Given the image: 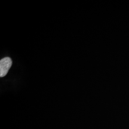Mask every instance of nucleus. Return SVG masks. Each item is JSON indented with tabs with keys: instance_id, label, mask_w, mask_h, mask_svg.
<instances>
[{
	"instance_id": "obj_1",
	"label": "nucleus",
	"mask_w": 129,
	"mask_h": 129,
	"mask_svg": "<svg viewBox=\"0 0 129 129\" xmlns=\"http://www.w3.org/2000/svg\"><path fill=\"white\" fill-rule=\"evenodd\" d=\"M12 65V60L9 57L3 58L0 60V77H3L7 75Z\"/></svg>"
}]
</instances>
